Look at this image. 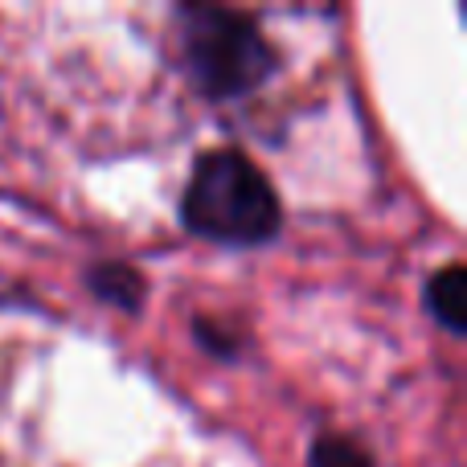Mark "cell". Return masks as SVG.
I'll return each mask as SVG.
<instances>
[{"mask_svg": "<svg viewBox=\"0 0 467 467\" xmlns=\"http://www.w3.org/2000/svg\"><path fill=\"white\" fill-rule=\"evenodd\" d=\"M427 304L447 332H463V266H443L427 287Z\"/></svg>", "mask_w": 467, "mask_h": 467, "instance_id": "3957f363", "label": "cell"}, {"mask_svg": "<svg viewBox=\"0 0 467 467\" xmlns=\"http://www.w3.org/2000/svg\"><path fill=\"white\" fill-rule=\"evenodd\" d=\"M312 467H369V455L348 439H320L312 447Z\"/></svg>", "mask_w": 467, "mask_h": 467, "instance_id": "277c9868", "label": "cell"}, {"mask_svg": "<svg viewBox=\"0 0 467 467\" xmlns=\"http://www.w3.org/2000/svg\"><path fill=\"white\" fill-rule=\"evenodd\" d=\"M181 49L193 82L210 99H238L271 78V46L258 25L230 8H177Z\"/></svg>", "mask_w": 467, "mask_h": 467, "instance_id": "7a4b0ae2", "label": "cell"}, {"mask_svg": "<svg viewBox=\"0 0 467 467\" xmlns=\"http://www.w3.org/2000/svg\"><path fill=\"white\" fill-rule=\"evenodd\" d=\"M181 218L202 238L258 246L279 230V197L254 161L222 148L193 169L181 197Z\"/></svg>", "mask_w": 467, "mask_h": 467, "instance_id": "6da1fadb", "label": "cell"}]
</instances>
